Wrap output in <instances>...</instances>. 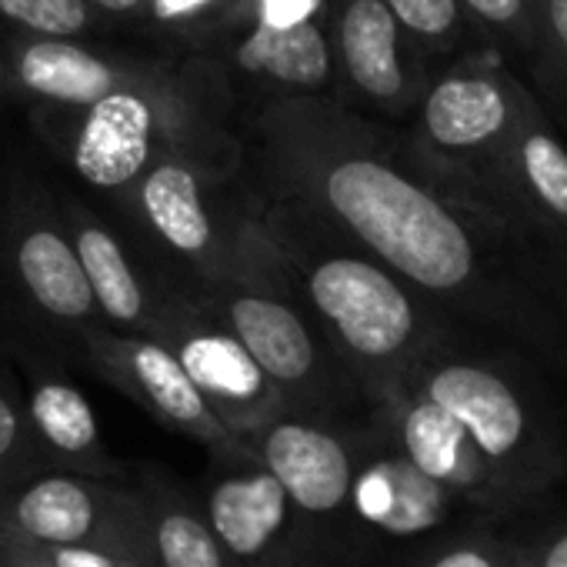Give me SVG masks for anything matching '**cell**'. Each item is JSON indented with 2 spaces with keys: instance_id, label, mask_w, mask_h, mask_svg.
<instances>
[{
  "instance_id": "ffe728a7",
  "label": "cell",
  "mask_w": 567,
  "mask_h": 567,
  "mask_svg": "<svg viewBox=\"0 0 567 567\" xmlns=\"http://www.w3.org/2000/svg\"><path fill=\"white\" fill-rule=\"evenodd\" d=\"M151 511L157 567H244L210 530L200 507L161 477L141 484Z\"/></svg>"
},
{
  "instance_id": "8fae6325",
  "label": "cell",
  "mask_w": 567,
  "mask_h": 567,
  "mask_svg": "<svg viewBox=\"0 0 567 567\" xmlns=\"http://www.w3.org/2000/svg\"><path fill=\"white\" fill-rule=\"evenodd\" d=\"M247 444L254 461L280 481L321 537H334L338 530L358 534L351 524V487L361 427L288 414L247 437Z\"/></svg>"
},
{
  "instance_id": "484cf974",
  "label": "cell",
  "mask_w": 567,
  "mask_h": 567,
  "mask_svg": "<svg viewBox=\"0 0 567 567\" xmlns=\"http://www.w3.org/2000/svg\"><path fill=\"white\" fill-rule=\"evenodd\" d=\"M464 4L487 24L511 28L520 34H530V18H527V0H464Z\"/></svg>"
},
{
  "instance_id": "ba28073f",
  "label": "cell",
  "mask_w": 567,
  "mask_h": 567,
  "mask_svg": "<svg viewBox=\"0 0 567 567\" xmlns=\"http://www.w3.org/2000/svg\"><path fill=\"white\" fill-rule=\"evenodd\" d=\"M154 338L174 351L210 411L244 441L295 414L284 391L190 284L184 291H174Z\"/></svg>"
},
{
  "instance_id": "8992f818",
  "label": "cell",
  "mask_w": 567,
  "mask_h": 567,
  "mask_svg": "<svg viewBox=\"0 0 567 567\" xmlns=\"http://www.w3.org/2000/svg\"><path fill=\"white\" fill-rule=\"evenodd\" d=\"M38 131L97 190L127 197L131 187L171 154L220 161L190 101L161 74L104 97L94 107H34Z\"/></svg>"
},
{
  "instance_id": "4dcf8cb0",
  "label": "cell",
  "mask_w": 567,
  "mask_h": 567,
  "mask_svg": "<svg viewBox=\"0 0 567 567\" xmlns=\"http://www.w3.org/2000/svg\"><path fill=\"white\" fill-rule=\"evenodd\" d=\"M0 97H11V84H8V74H4V64H0Z\"/></svg>"
},
{
  "instance_id": "603a6c76",
  "label": "cell",
  "mask_w": 567,
  "mask_h": 567,
  "mask_svg": "<svg viewBox=\"0 0 567 567\" xmlns=\"http://www.w3.org/2000/svg\"><path fill=\"white\" fill-rule=\"evenodd\" d=\"M530 31L540 48L544 84L567 107V0H530Z\"/></svg>"
},
{
  "instance_id": "4316f807",
  "label": "cell",
  "mask_w": 567,
  "mask_h": 567,
  "mask_svg": "<svg viewBox=\"0 0 567 567\" xmlns=\"http://www.w3.org/2000/svg\"><path fill=\"white\" fill-rule=\"evenodd\" d=\"M0 567H58L51 550L0 527Z\"/></svg>"
},
{
  "instance_id": "cb8c5ba5",
  "label": "cell",
  "mask_w": 567,
  "mask_h": 567,
  "mask_svg": "<svg viewBox=\"0 0 567 567\" xmlns=\"http://www.w3.org/2000/svg\"><path fill=\"white\" fill-rule=\"evenodd\" d=\"M424 567H524V547L501 534H471L441 547Z\"/></svg>"
},
{
  "instance_id": "f546056e",
  "label": "cell",
  "mask_w": 567,
  "mask_h": 567,
  "mask_svg": "<svg viewBox=\"0 0 567 567\" xmlns=\"http://www.w3.org/2000/svg\"><path fill=\"white\" fill-rule=\"evenodd\" d=\"M94 8V14H104L111 21H131L144 11L147 0H87Z\"/></svg>"
},
{
  "instance_id": "9a60e30c",
  "label": "cell",
  "mask_w": 567,
  "mask_h": 567,
  "mask_svg": "<svg viewBox=\"0 0 567 567\" xmlns=\"http://www.w3.org/2000/svg\"><path fill=\"white\" fill-rule=\"evenodd\" d=\"M58 210L68 224V234L81 254L84 274L101 311V324L117 334L154 338L167 301L174 291L161 288L157 277L141 267L131 247L81 200H58Z\"/></svg>"
},
{
  "instance_id": "7c38bea8",
  "label": "cell",
  "mask_w": 567,
  "mask_h": 567,
  "mask_svg": "<svg viewBox=\"0 0 567 567\" xmlns=\"http://www.w3.org/2000/svg\"><path fill=\"white\" fill-rule=\"evenodd\" d=\"M8 260L28 301L71 331L104 328L68 224L41 194H21L8 214Z\"/></svg>"
},
{
  "instance_id": "5b68a950",
  "label": "cell",
  "mask_w": 567,
  "mask_h": 567,
  "mask_svg": "<svg viewBox=\"0 0 567 567\" xmlns=\"http://www.w3.org/2000/svg\"><path fill=\"white\" fill-rule=\"evenodd\" d=\"M197 291L284 391L295 414L341 424L358 404L368 408L361 384L301 305L288 264Z\"/></svg>"
},
{
  "instance_id": "ac0fdd59",
  "label": "cell",
  "mask_w": 567,
  "mask_h": 567,
  "mask_svg": "<svg viewBox=\"0 0 567 567\" xmlns=\"http://www.w3.org/2000/svg\"><path fill=\"white\" fill-rule=\"evenodd\" d=\"M401 21L384 0H348L338 28L341 61L351 84L374 104L398 111L408 104V74L398 54Z\"/></svg>"
},
{
  "instance_id": "6da1fadb",
  "label": "cell",
  "mask_w": 567,
  "mask_h": 567,
  "mask_svg": "<svg viewBox=\"0 0 567 567\" xmlns=\"http://www.w3.org/2000/svg\"><path fill=\"white\" fill-rule=\"evenodd\" d=\"M264 197L311 210L451 321L494 328L567 371V308L427 151L404 161L344 111L298 101L264 117Z\"/></svg>"
},
{
  "instance_id": "3957f363",
  "label": "cell",
  "mask_w": 567,
  "mask_h": 567,
  "mask_svg": "<svg viewBox=\"0 0 567 567\" xmlns=\"http://www.w3.org/2000/svg\"><path fill=\"white\" fill-rule=\"evenodd\" d=\"M124 200L194 288H217L284 264L267 227L264 197L224 194V164L217 161L161 157Z\"/></svg>"
},
{
  "instance_id": "2e32d148",
  "label": "cell",
  "mask_w": 567,
  "mask_h": 567,
  "mask_svg": "<svg viewBox=\"0 0 567 567\" xmlns=\"http://www.w3.org/2000/svg\"><path fill=\"white\" fill-rule=\"evenodd\" d=\"M520 107L491 78H444L421 107L424 151L457 171H481L511 137Z\"/></svg>"
},
{
  "instance_id": "d6986e66",
  "label": "cell",
  "mask_w": 567,
  "mask_h": 567,
  "mask_svg": "<svg viewBox=\"0 0 567 567\" xmlns=\"http://www.w3.org/2000/svg\"><path fill=\"white\" fill-rule=\"evenodd\" d=\"M237 64L247 74L270 78L284 87H321L331 78V51L311 21H260L237 48Z\"/></svg>"
},
{
  "instance_id": "7a4b0ae2",
  "label": "cell",
  "mask_w": 567,
  "mask_h": 567,
  "mask_svg": "<svg viewBox=\"0 0 567 567\" xmlns=\"http://www.w3.org/2000/svg\"><path fill=\"white\" fill-rule=\"evenodd\" d=\"M264 214L301 305L361 384L371 411L454 338L441 308L311 210L264 197Z\"/></svg>"
},
{
  "instance_id": "5bb4252c",
  "label": "cell",
  "mask_w": 567,
  "mask_h": 567,
  "mask_svg": "<svg viewBox=\"0 0 567 567\" xmlns=\"http://www.w3.org/2000/svg\"><path fill=\"white\" fill-rule=\"evenodd\" d=\"M0 64H4L11 97H24L34 107H94L104 97L147 81V71L127 58L104 54L71 38L0 34Z\"/></svg>"
},
{
  "instance_id": "83f0119b",
  "label": "cell",
  "mask_w": 567,
  "mask_h": 567,
  "mask_svg": "<svg viewBox=\"0 0 567 567\" xmlns=\"http://www.w3.org/2000/svg\"><path fill=\"white\" fill-rule=\"evenodd\" d=\"M58 567H141L127 557L94 550V547H48Z\"/></svg>"
},
{
  "instance_id": "9c48e42d",
  "label": "cell",
  "mask_w": 567,
  "mask_h": 567,
  "mask_svg": "<svg viewBox=\"0 0 567 567\" xmlns=\"http://www.w3.org/2000/svg\"><path fill=\"white\" fill-rule=\"evenodd\" d=\"M81 338L101 378L137 401L167 431L207 447L220 467L257 464L250 444L210 411L174 351L164 348L157 338L117 334L107 328H91Z\"/></svg>"
},
{
  "instance_id": "52a82bcc",
  "label": "cell",
  "mask_w": 567,
  "mask_h": 567,
  "mask_svg": "<svg viewBox=\"0 0 567 567\" xmlns=\"http://www.w3.org/2000/svg\"><path fill=\"white\" fill-rule=\"evenodd\" d=\"M0 527L41 547H94L157 567L141 484L44 471L0 501Z\"/></svg>"
},
{
  "instance_id": "e0dca14e",
  "label": "cell",
  "mask_w": 567,
  "mask_h": 567,
  "mask_svg": "<svg viewBox=\"0 0 567 567\" xmlns=\"http://www.w3.org/2000/svg\"><path fill=\"white\" fill-rule=\"evenodd\" d=\"M24 408L48 471L121 481L124 467L104 447L97 414L78 384L54 371H28Z\"/></svg>"
},
{
  "instance_id": "f1b7e54d",
  "label": "cell",
  "mask_w": 567,
  "mask_h": 567,
  "mask_svg": "<svg viewBox=\"0 0 567 567\" xmlns=\"http://www.w3.org/2000/svg\"><path fill=\"white\" fill-rule=\"evenodd\" d=\"M524 567H567V524L550 530L534 547H524Z\"/></svg>"
},
{
  "instance_id": "4fadbf2b",
  "label": "cell",
  "mask_w": 567,
  "mask_h": 567,
  "mask_svg": "<svg viewBox=\"0 0 567 567\" xmlns=\"http://www.w3.org/2000/svg\"><path fill=\"white\" fill-rule=\"evenodd\" d=\"M471 511L457 494L414 467L378 427H361L351 487V524L358 534L404 540L431 534Z\"/></svg>"
},
{
  "instance_id": "30bf717a",
  "label": "cell",
  "mask_w": 567,
  "mask_h": 567,
  "mask_svg": "<svg viewBox=\"0 0 567 567\" xmlns=\"http://www.w3.org/2000/svg\"><path fill=\"white\" fill-rule=\"evenodd\" d=\"M200 511L244 567H331V544L260 464L224 467Z\"/></svg>"
},
{
  "instance_id": "d4e9b609",
  "label": "cell",
  "mask_w": 567,
  "mask_h": 567,
  "mask_svg": "<svg viewBox=\"0 0 567 567\" xmlns=\"http://www.w3.org/2000/svg\"><path fill=\"white\" fill-rule=\"evenodd\" d=\"M384 4L421 38H444L457 24V0H384Z\"/></svg>"
},
{
  "instance_id": "44dd1931",
  "label": "cell",
  "mask_w": 567,
  "mask_h": 567,
  "mask_svg": "<svg viewBox=\"0 0 567 567\" xmlns=\"http://www.w3.org/2000/svg\"><path fill=\"white\" fill-rule=\"evenodd\" d=\"M28 408L11 378H0V501L44 474Z\"/></svg>"
},
{
  "instance_id": "7402d4cb",
  "label": "cell",
  "mask_w": 567,
  "mask_h": 567,
  "mask_svg": "<svg viewBox=\"0 0 567 567\" xmlns=\"http://www.w3.org/2000/svg\"><path fill=\"white\" fill-rule=\"evenodd\" d=\"M97 14L87 0H0V34H38L81 41Z\"/></svg>"
},
{
  "instance_id": "277c9868",
  "label": "cell",
  "mask_w": 567,
  "mask_h": 567,
  "mask_svg": "<svg viewBox=\"0 0 567 567\" xmlns=\"http://www.w3.org/2000/svg\"><path fill=\"white\" fill-rule=\"evenodd\" d=\"M404 388L451 417L514 511L537 504L560 481V437L547 427L520 381L497 361L451 338L404 378Z\"/></svg>"
}]
</instances>
